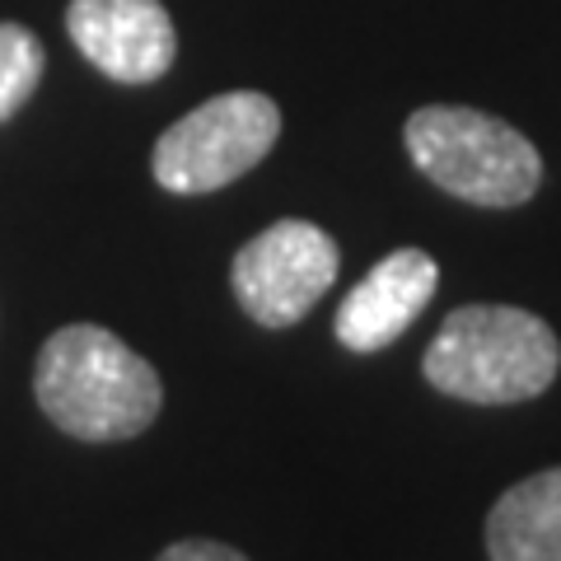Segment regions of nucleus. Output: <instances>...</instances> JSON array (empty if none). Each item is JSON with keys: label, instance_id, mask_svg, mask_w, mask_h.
<instances>
[{"label": "nucleus", "instance_id": "20e7f679", "mask_svg": "<svg viewBox=\"0 0 561 561\" xmlns=\"http://www.w3.org/2000/svg\"><path fill=\"white\" fill-rule=\"evenodd\" d=\"M280 136L276 99L257 90H230L206 99L154 140L150 169L154 183L179 197H202V192L230 187L249 169L267 160V150Z\"/></svg>", "mask_w": 561, "mask_h": 561}, {"label": "nucleus", "instance_id": "f257e3e1", "mask_svg": "<svg viewBox=\"0 0 561 561\" xmlns=\"http://www.w3.org/2000/svg\"><path fill=\"white\" fill-rule=\"evenodd\" d=\"M38 408L66 435L90 445L131 440L160 416V375L146 356L94 323H70L51 332L33 365Z\"/></svg>", "mask_w": 561, "mask_h": 561}, {"label": "nucleus", "instance_id": "39448f33", "mask_svg": "<svg viewBox=\"0 0 561 561\" xmlns=\"http://www.w3.org/2000/svg\"><path fill=\"white\" fill-rule=\"evenodd\" d=\"M342 253L313 220H276L234 253L230 286L253 323L290 328L328 295L337 280Z\"/></svg>", "mask_w": 561, "mask_h": 561}, {"label": "nucleus", "instance_id": "423d86ee", "mask_svg": "<svg viewBox=\"0 0 561 561\" xmlns=\"http://www.w3.org/2000/svg\"><path fill=\"white\" fill-rule=\"evenodd\" d=\"M70 43L117 84H150L179 57V33L160 0H70Z\"/></svg>", "mask_w": 561, "mask_h": 561}, {"label": "nucleus", "instance_id": "1a4fd4ad", "mask_svg": "<svg viewBox=\"0 0 561 561\" xmlns=\"http://www.w3.org/2000/svg\"><path fill=\"white\" fill-rule=\"evenodd\" d=\"M43 61V43L24 24H0V122H10L33 99Z\"/></svg>", "mask_w": 561, "mask_h": 561}, {"label": "nucleus", "instance_id": "7ed1b4c3", "mask_svg": "<svg viewBox=\"0 0 561 561\" xmlns=\"http://www.w3.org/2000/svg\"><path fill=\"white\" fill-rule=\"evenodd\" d=\"M402 140L412 164L435 187L472 206H524L542 183V154L534 140L478 108L459 103L416 108L402 127Z\"/></svg>", "mask_w": 561, "mask_h": 561}, {"label": "nucleus", "instance_id": "0eeeda50", "mask_svg": "<svg viewBox=\"0 0 561 561\" xmlns=\"http://www.w3.org/2000/svg\"><path fill=\"white\" fill-rule=\"evenodd\" d=\"M435 286H440L435 257L421 249H398L346 290L332 332L346 351H383L421 319Z\"/></svg>", "mask_w": 561, "mask_h": 561}, {"label": "nucleus", "instance_id": "6e6552de", "mask_svg": "<svg viewBox=\"0 0 561 561\" xmlns=\"http://www.w3.org/2000/svg\"><path fill=\"white\" fill-rule=\"evenodd\" d=\"M491 561H561V468L515 482L486 515Z\"/></svg>", "mask_w": 561, "mask_h": 561}, {"label": "nucleus", "instance_id": "9d476101", "mask_svg": "<svg viewBox=\"0 0 561 561\" xmlns=\"http://www.w3.org/2000/svg\"><path fill=\"white\" fill-rule=\"evenodd\" d=\"M154 561H249V557L216 538H183V542H173V548H164Z\"/></svg>", "mask_w": 561, "mask_h": 561}, {"label": "nucleus", "instance_id": "f03ea898", "mask_svg": "<svg viewBox=\"0 0 561 561\" xmlns=\"http://www.w3.org/2000/svg\"><path fill=\"white\" fill-rule=\"evenodd\" d=\"M561 370L557 332L515 305H463L426 346L421 375L431 389L478 408H505L548 393Z\"/></svg>", "mask_w": 561, "mask_h": 561}]
</instances>
